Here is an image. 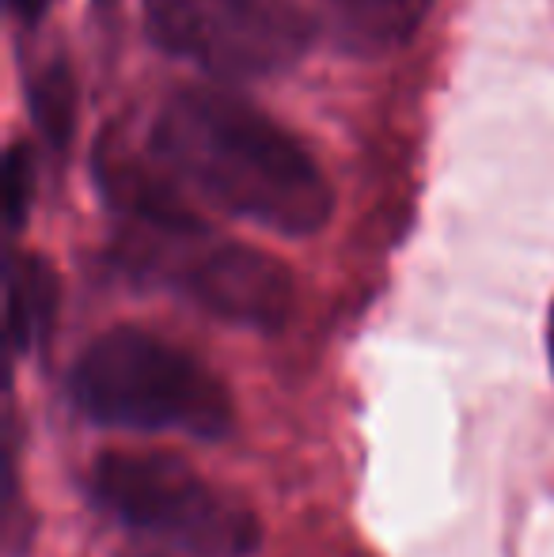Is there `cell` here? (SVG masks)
<instances>
[{"label": "cell", "mask_w": 554, "mask_h": 557, "mask_svg": "<svg viewBox=\"0 0 554 557\" xmlns=\"http://www.w3.org/2000/svg\"><path fill=\"white\" fill-rule=\"evenodd\" d=\"M65 391L88 425L114 433H178L217 444L236 429V403L221 375L145 326H111L91 337L69 368Z\"/></svg>", "instance_id": "7a4b0ae2"}, {"label": "cell", "mask_w": 554, "mask_h": 557, "mask_svg": "<svg viewBox=\"0 0 554 557\" xmlns=\"http://www.w3.org/2000/svg\"><path fill=\"white\" fill-rule=\"evenodd\" d=\"M4 300L8 349L12 357H30L50 342L61 311V277L50 258L35 255V250H8Z\"/></svg>", "instance_id": "ba28073f"}, {"label": "cell", "mask_w": 554, "mask_h": 557, "mask_svg": "<svg viewBox=\"0 0 554 557\" xmlns=\"http://www.w3.org/2000/svg\"><path fill=\"white\" fill-rule=\"evenodd\" d=\"M99 198L107 201L114 216L130 224V232L148 235H206L209 224L198 209L178 194V178L160 160H145L126 145L119 129H107L96 140L91 156Z\"/></svg>", "instance_id": "8992f818"}, {"label": "cell", "mask_w": 554, "mask_h": 557, "mask_svg": "<svg viewBox=\"0 0 554 557\" xmlns=\"http://www.w3.org/2000/svg\"><path fill=\"white\" fill-rule=\"evenodd\" d=\"M88 497L126 531L186 557H255L262 520L175 451H103L88 470Z\"/></svg>", "instance_id": "3957f363"}, {"label": "cell", "mask_w": 554, "mask_h": 557, "mask_svg": "<svg viewBox=\"0 0 554 557\" xmlns=\"http://www.w3.org/2000/svg\"><path fill=\"white\" fill-rule=\"evenodd\" d=\"M331 42L349 58H387L403 50L433 12V0H319Z\"/></svg>", "instance_id": "52a82bcc"}, {"label": "cell", "mask_w": 554, "mask_h": 557, "mask_svg": "<svg viewBox=\"0 0 554 557\" xmlns=\"http://www.w3.org/2000/svg\"><path fill=\"white\" fill-rule=\"evenodd\" d=\"M148 152L213 209L288 239L334 216V190L308 148L229 88L175 91L156 111Z\"/></svg>", "instance_id": "6da1fadb"}, {"label": "cell", "mask_w": 554, "mask_h": 557, "mask_svg": "<svg viewBox=\"0 0 554 557\" xmlns=\"http://www.w3.org/2000/svg\"><path fill=\"white\" fill-rule=\"evenodd\" d=\"M140 15L156 50L213 81L274 76L311 46V20L296 4L255 15L224 0H140Z\"/></svg>", "instance_id": "5b68a950"}, {"label": "cell", "mask_w": 554, "mask_h": 557, "mask_svg": "<svg viewBox=\"0 0 554 557\" xmlns=\"http://www.w3.org/2000/svg\"><path fill=\"white\" fill-rule=\"evenodd\" d=\"M8 8H12V15H20L23 27H35L50 8V0H8Z\"/></svg>", "instance_id": "8fae6325"}, {"label": "cell", "mask_w": 554, "mask_h": 557, "mask_svg": "<svg viewBox=\"0 0 554 557\" xmlns=\"http://www.w3.org/2000/svg\"><path fill=\"white\" fill-rule=\"evenodd\" d=\"M76 76L65 58H50L27 76V111L53 163H65L76 137Z\"/></svg>", "instance_id": "9c48e42d"}, {"label": "cell", "mask_w": 554, "mask_h": 557, "mask_svg": "<svg viewBox=\"0 0 554 557\" xmlns=\"http://www.w3.org/2000/svg\"><path fill=\"white\" fill-rule=\"evenodd\" d=\"M547 352H551V368H554V304H551V319H547Z\"/></svg>", "instance_id": "4fadbf2b"}, {"label": "cell", "mask_w": 554, "mask_h": 557, "mask_svg": "<svg viewBox=\"0 0 554 557\" xmlns=\"http://www.w3.org/2000/svg\"><path fill=\"white\" fill-rule=\"evenodd\" d=\"M35 186H38V163H35V148L15 140L8 145L4 156V216H8V232H20L30 216L35 206Z\"/></svg>", "instance_id": "30bf717a"}, {"label": "cell", "mask_w": 554, "mask_h": 557, "mask_svg": "<svg viewBox=\"0 0 554 557\" xmlns=\"http://www.w3.org/2000/svg\"><path fill=\"white\" fill-rule=\"evenodd\" d=\"M224 4L239 8V12L267 15V12H281V8H288V4H293V0H224Z\"/></svg>", "instance_id": "7c38bea8"}, {"label": "cell", "mask_w": 554, "mask_h": 557, "mask_svg": "<svg viewBox=\"0 0 554 557\" xmlns=\"http://www.w3.org/2000/svg\"><path fill=\"white\" fill-rule=\"evenodd\" d=\"M119 270L140 285L171 288L198 311L244 331L274 334L296 304L293 270L278 255L206 235L126 232Z\"/></svg>", "instance_id": "277c9868"}]
</instances>
